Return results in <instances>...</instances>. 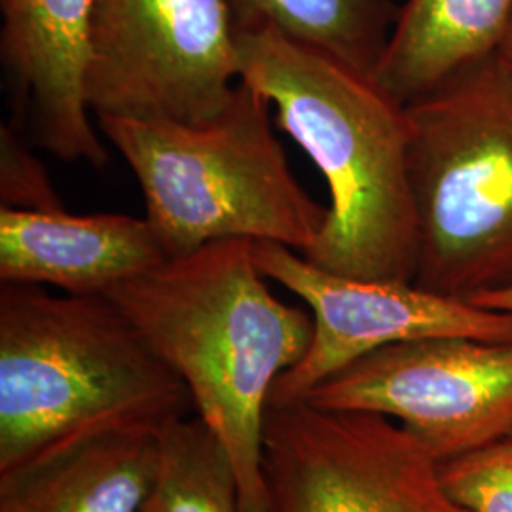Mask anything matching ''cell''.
<instances>
[{"instance_id":"obj_1","label":"cell","mask_w":512,"mask_h":512,"mask_svg":"<svg viewBox=\"0 0 512 512\" xmlns=\"http://www.w3.org/2000/svg\"><path fill=\"white\" fill-rule=\"evenodd\" d=\"M253 239L211 241L105 294L183 380L232 459L241 511H268L264 425L279 376L308 353L313 317L281 302Z\"/></svg>"},{"instance_id":"obj_2","label":"cell","mask_w":512,"mask_h":512,"mask_svg":"<svg viewBox=\"0 0 512 512\" xmlns=\"http://www.w3.org/2000/svg\"><path fill=\"white\" fill-rule=\"evenodd\" d=\"M238 29L239 80L275 105V124L329 184V215L302 256L355 279L414 281L406 107L370 76L270 25Z\"/></svg>"},{"instance_id":"obj_3","label":"cell","mask_w":512,"mask_h":512,"mask_svg":"<svg viewBox=\"0 0 512 512\" xmlns=\"http://www.w3.org/2000/svg\"><path fill=\"white\" fill-rule=\"evenodd\" d=\"M194 410L105 294L0 283V471L103 433L162 435Z\"/></svg>"},{"instance_id":"obj_4","label":"cell","mask_w":512,"mask_h":512,"mask_svg":"<svg viewBox=\"0 0 512 512\" xmlns=\"http://www.w3.org/2000/svg\"><path fill=\"white\" fill-rule=\"evenodd\" d=\"M141 184L169 258L220 239L274 241L306 253L329 207L296 183L270 124V101L239 80L228 109L186 126L97 116Z\"/></svg>"},{"instance_id":"obj_5","label":"cell","mask_w":512,"mask_h":512,"mask_svg":"<svg viewBox=\"0 0 512 512\" xmlns=\"http://www.w3.org/2000/svg\"><path fill=\"white\" fill-rule=\"evenodd\" d=\"M404 107L414 283L465 300L511 289V69L488 57Z\"/></svg>"},{"instance_id":"obj_6","label":"cell","mask_w":512,"mask_h":512,"mask_svg":"<svg viewBox=\"0 0 512 512\" xmlns=\"http://www.w3.org/2000/svg\"><path fill=\"white\" fill-rule=\"evenodd\" d=\"M238 84L228 0H92L86 97L97 116L203 126Z\"/></svg>"},{"instance_id":"obj_7","label":"cell","mask_w":512,"mask_h":512,"mask_svg":"<svg viewBox=\"0 0 512 512\" xmlns=\"http://www.w3.org/2000/svg\"><path fill=\"white\" fill-rule=\"evenodd\" d=\"M262 473L270 512H469L420 440L380 414L270 404Z\"/></svg>"},{"instance_id":"obj_8","label":"cell","mask_w":512,"mask_h":512,"mask_svg":"<svg viewBox=\"0 0 512 512\" xmlns=\"http://www.w3.org/2000/svg\"><path fill=\"white\" fill-rule=\"evenodd\" d=\"M304 403L401 423L439 463L512 435V342L461 336L378 349Z\"/></svg>"},{"instance_id":"obj_9","label":"cell","mask_w":512,"mask_h":512,"mask_svg":"<svg viewBox=\"0 0 512 512\" xmlns=\"http://www.w3.org/2000/svg\"><path fill=\"white\" fill-rule=\"evenodd\" d=\"M256 266L302 298L313 317L304 359L275 382L270 404L302 401L336 372L378 349L461 336L512 342V313L427 291L414 281H368L334 274L281 243L253 241Z\"/></svg>"},{"instance_id":"obj_10","label":"cell","mask_w":512,"mask_h":512,"mask_svg":"<svg viewBox=\"0 0 512 512\" xmlns=\"http://www.w3.org/2000/svg\"><path fill=\"white\" fill-rule=\"evenodd\" d=\"M0 57L38 147L61 162L103 167L86 97L92 0H0Z\"/></svg>"},{"instance_id":"obj_11","label":"cell","mask_w":512,"mask_h":512,"mask_svg":"<svg viewBox=\"0 0 512 512\" xmlns=\"http://www.w3.org/2000/svg\"><path fill=\"white\" fill-rule=\"evenodd\" d=\"M167 260L147 217L0 207V283L107 294Z\"/></svg>"},{"instance_id":"obj_12","label":"cell","mask_w":512,"mask_h":512,"mask_svg":"<svg viewBox=\"0 0 512 512\" xmlns=\"http://www.w3.org/2000/svg\"><path fill=\"white\" fill-rule=\"evenodd\" d=\"M158 435L103 433L0 471V512H137L158 469Z\"/></svg>"},{"instance_id":"obj_13","label":"cell","mask_w":512,"mask_h":512,"mask_svg":"<svg viewBox=\"0 0 512 512\" xmlns=\"http://www.w3.org/2000/svg\"><path fill=\"white\" fill-rule=\"evenodd\" d=\"M512 0H406L372 80L408 105L499 54Z\"/></svg>"},{"instance_id":"obj_14","label":"cell","mask_w":512,"mask_h":512,"mask_svg":"<svg viewBox=\"0 0 512 512\" xmlns=\"http://www.w3.org/2000/svg\"><path fill=\"white\" fill-rule=\"evenodd\" d=\"M238 27L270 25L372 78L399 18L391 0H228Z\"/></svg>"},{"instance_id":"obj_15","label":"cell","mask_w":512,"mask_h":512,"mask_svg":"<svg viewBox=\"0 0 512 512\" xmlns=\"http://www.w3.org/2000/svg\"><path fill=\"white\" fill-rule=\"evenodd\" d=\"M158 444V469L137 512H243L232 459L198 416L167 427Z\"/></svg>"},{"instance_id":"obj_16","label":"cell","mask_w":512,"mask_h":512,"mask_svg":"<svg viewBox=\"0 0 512 512\" xmlns=\"http://www.w3.org/2000/svg\"><path fill=\"white\" fill-rule=\"evenodd\" d=\"M448 495L469 512H512V437L439 463Z\"/></svg>"},{"instance_id":"obj_17","label":"cell","mask_w":512,"mask_h":512,"mask_svg":"<svg viewBox=\"0 0 512 512\" xmlns=\"http://www.w3.org/2000/svg\"><path fill=\"white\" fill-rule=\"evenodd\" d=\"M0 198L8 209H63L44 165L10 128L0 131Z\"/></svg>"},{"instance_id":"obj_18","label":"cell","mask_w":512,"mask_h":512,"mask_svg":"<svg viewBox=\"0 0 512 512\" xmlns=\"http://www.w3.org/2000/svg\"><path fill=\"white\" fill-rule=\"evenodd\" d=\"M471 302H475L478 306H484V308H490V310L512 313V287L511 289H503V291H495V293L480 294V296L473 298Z\"/></svg>"},{"instance_id":"obj_19","label":"cell","mask_w":512,"mask_h":512,"mask_svg":"<svg viewBox=\"0 0 512 512\" xmlns=\"http://www.w3.org/2000/svg\"><path fill=\"white\" fill-rule=\"evenodd\" d=\"M499 57H501V61L509 67L512 71V23L511 29H509V33H507V37L503 40V44H501V48H499Z\"/></svg>"},{"instance_id":"obj_20","label":"cell","mask_w":512,"mask_h":512,"mask_svg":"<svg viewBox=\"0 0 512 512\" xmlns=\"http://www.w3.org/2000/svg\"><path fill=\"white\" fill-rule=\"evenodd\" d=\"M511 437H512V435H511Z\"/></svg>"}]
</instances>
